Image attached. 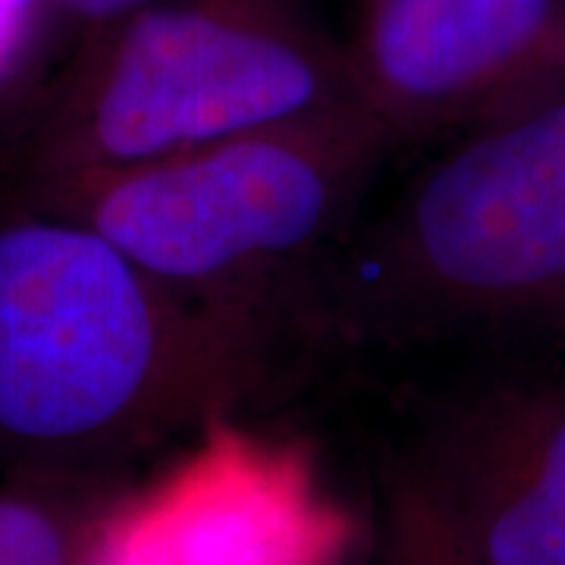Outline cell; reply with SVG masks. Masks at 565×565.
Returning <instances> with one entry per match:
<instances>
[{
	"instance_id": "1",
	"label": "cell",
	"mask_w": 565,
	"mask_h": 565,
	"mask_svg": "<svg viewBox=\"0 0 565 565\" xmlns=\"http://www.w3.org/2000/svg\"><path fill=\"white\" fill-rule=\"evenodd\" d=\"M289 321L167 286L85 223L0 207V452L98 478L267 390Z\"/></svg>"
},
{
	"instance_id": "2",
	"label": "cell",
	"mask_w": 565,
	"mask_h": 565,
	"mask_svg": "<svg viewBox=\"0 0 565 565\" xmlns=\"http://www.w3.org/2000/svg\"><path fill=\"white\" fill-rule=\"evenodd\" d=\"M321 264L292 323L337 343L565 340V88L449 141Z\"/></svg>"
},
{
	"instance_id": "3",
	"label": "cell",
	"mask_w": 565,
	"mask_h": 565,
	"mask_svg": "<svg viewBox=\"0 0 565 565\" xmlns=\"http://www.w3.org/2000/svg\"><path fill=\"white\" fill-rule=\"evenodd\" d=\"M386 132L362 104L211 141L161 161L22 182L13 195L85 223L185 296L270 308L349 233Z\"/></svg>"
},
{
	"instance_id": "4",
	"label": "cell",
	"mask_w": 565,
	"mask_h": 565,
	"mask_svg": "<svg viewBox=\"0 0 565 565\" xmlns=\"http://www.w3.org/2000/svg\"><path fill=\"white\" fill-rule=\"evenodd\" d=\"M359 104L305 0H151L92 29L20 158L22 182L161 161Z\"/></svg>"
},
{
	"instance_id": "5",
	"label": "cell",
	"mask_w": 565,
	"mask_h": 565,
	"mask_svg": "<svg viewBox=\"0 0 565 565\" xmlns=\"http://www.w3.org/2000/svg\"><path fill=\"white\" fill-rule=\"evenodd\" d=\"M151 481L114 490L85 565H349L367 534L299 444L217 418Z\"/></svg>"
},
{
	"instance_id": "6",
	"label": "cell",
	"mask_w": 565,
	"mask_h": 565,
	"mask_svg": "<svg viewBox=\"0 0 565 565\" xmlns=\"http://www.w3.org/2000/svg\"><path fill=\"white\" fill-rule=\"evenodd\" d=\"M345 51L390 145L459 139L565 88V0H362Z\"/></svg>"
},
{
	"instance_id": "7",
	"label": "cell",
	"mask_w": 565,
	"mask_h": 565,
	"mask_svg": "<svg viewBox=\"0 0 565 565\" xmlns=\"http://www.w3.org/2000/svg\"><path fill=\"white\" fill-rule=\"evenodd\" d=\"M403 459L487 565H565V377L449 393Z\"/></svg>"
},
{
	"instance_id": "8",
	"label": "cell",
	"mask_w": 565,
	"mask_h": 565,
	"mask_svg": "<svg viewBox=\"0 0 565 565\" xmlns=\"http://www.w3.org/2000/svg\"><path fill=\"white\" fill-rule=\"evenodd\" d=\"M114 490L98 478L63 475H25L3 487L0 565H85L98 515Z\"/></svg>"
},
{
	"instance_id": "9",
	"label": "cell",
	"mask_w": 565,
	"mask_h": 565,
	"mask_svg": "<svg viewBox=\"0 0 565 565\" xmlns=\"http://www.w3.org/2000/svg\"><path fill=\"white\" fill-rule=\"evenodd\" d=\"M371 565H487L403 456L381 481Z\"/></svg>"
},
{
	"instance_id": "10",
	"label": "cell",
	"mask_w": 565,
	"mask_h": 565,
	"mask_svg": "<svg viewBox=\"0 0 565 565\" xmlns=\"http://www.w3.org/2000/svg\"><path fill=\"white\" fill-rule=\"evenodd\" d=\"M44 13V0H0V88L10 85L29 57Z\"/></svg>"
},
{
	"instance_id": "11",
	"label": "cell",
	"mask_w": 565,
	"mask_h": 565,
	"mask_svg": "<svg viewBox=\"0 0 565 565\" xmlns=\"http://www.w3.org/2000/svg\"><path fill=\"white\" fill-rule=\"evenodd\" d=\"M151 0H44L47 13H61L66 20H76L88 29H98L107 22L120 20L126 13L139 10Z\"/></svg>"
},
{
	"instance_id": "12",
	"label": "cell",
	"mask_w": 565,
	"mask_h": 565,
	"mask_svg": "<svg viewBox=\"0 0 565 565\" xmlns=\"http://www.w3.org/2000/svg\"><path fill=\"white\" fill-rule=\"evenodd\" d=\"M349 565H371V534H367V541H364V546L355 553V559Z\"/></svg>"
}]
</instances>
